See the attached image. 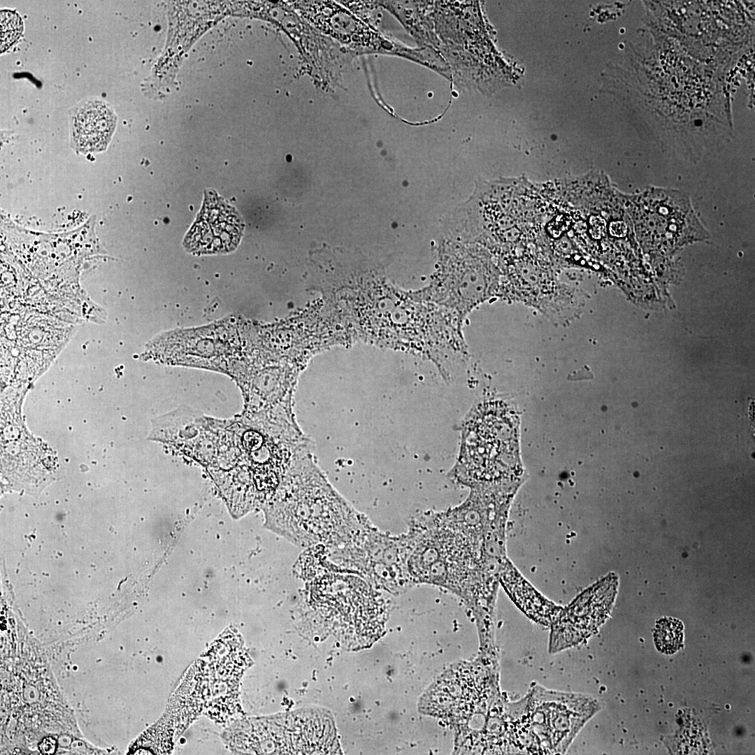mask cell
Returning <instances> with one entry per match:
<instances>
[{
    "instance_id": "6da1fadb",
    "label": "cell",
    "mask_w": 755,
    "mask_h": 755,
    "mask_svg": "<svg viewBox=\"0 0 755 755\" xmlns=\"http://www.w3.org/2000/svg\"><path fill=\"white\" fill-rule=\"evenodd\" d=\"M265 510L275 531L303 547L341 546L368 524L331 485L313 451L294 463Z\"/></svg>"
},
{
    "instance_id": "7a4b0ae2",
    "label": "cell",
    "mask_w": 755,
    "mask_h": 755,
    "mask_svg": "<svg viewBox=\"0 0 755 755\" xmlns=\"http://www.w3.org/2000/svg\"><path fill=\"white\" fill-rule=\"evenodd\" d=\"M516 445V426L505 407L480 405L463 423L452 473L464 483L507 475L515 466Z\"/></svg>"
},
{
    "instance_id": "3957f363",
    "label": "cell",
    "mask_w": 755,
    "mask_h": 755,
    "mask_svg": "<svg viewBox=\"0 0 755 755\" xmlns=\"http://www.w3.org/2000/svg\"><path fill=\"white\" fill-rule=\"evenodd\" d=\"M235 331L226 319L193 329L171 331L157 337L150 350L173 364L222 368L219 363L229 359L236 352Z\"/></svg>"
},
{
    "instance_id": "277c9868",
    "label": "cell",
    "mask_w": 755,
    "mask_h": 755,
    "mask_svg": "<svg viewBox=\"0 0 755 755\" xmlns=\"http://www.w3.org/2000/svg\"><path fill=\"white\" fill-rule=\"evenodd\" d=\"M640 231L645 237L686 240L707 236L689 199L675 190L652 188L638 197ZM651 238V239H652Z\"/></svg>"
},
{
    "instance_id": "5b68a950",
    "label": "cell",
    "mask_w": 755,
    "mask_h": 755,
    "mask_svg": "<svg viewBox=\"0 0 755 755\" xmlns=\"http://www.w3.org/2000/svg\"><path fill=\"white\" fill-rule=\"evenodd\" d=\"M208 195L183 245L187 252L199 255L229 253L240 243L244 229L243 220L234 208L217 196Z\"/></svg>"
},
{
    "instance_id": "8992f818",
    "label": "cell",
    "mask_w": 755,
    "mask_h": 755,
    "mask_svg": "<svg viewBox=\"0 0 755 755\" xmlns=\"http://www.w3.org/2000/svg\"><path fill=\"white\" fill-rule=\"evenodd\" d=\"M116 119L106 103L91 101L79 108L71 120L72 146L80 152L105 150L115 127Z\"/></svg>"
},
{
    "instance_id": "52a82bcc",
    "label": "cell",
    "mask_w": 755,
    "mask_h": 755,
    "mask_svg": "<svg viewBox=\"0 0 755 755\" xmlns=\"http://www.w3.org/2000/svg\"><path fill=\"white\" fill-rule=\"evenodd\" d=\"M656 647L662 652L673 654L680 648L682 642V626L673 621H663L654 635Z\"/></svg>"
},
{
    "instance_id": "ba28073f",
    "label": "cell",
    "mask_w": 755,
    "mask_h": 755,
    "mask_svg": "<svg viewBox=\"0 0 755 755\" xmlns=\"http://www.w3.org/2000/svg\"><path fill=\"white\" fill-rule=\"evenodd\" d=\"M0 17V50L2 53L17 41L22 33L23 25L20 15L14 11L1 10Z\"/></svg>"
},
{
    "instance_id": "9c48e42d",
    "label": "cell",
    "mask_w": 755,
    "mask_h": 755,
    "mask_svg": "<svg viewBox=\"0 0 755 755\" xmlns=\"http://www.w3.org/2000/svg\"><path fill=\"white\" fill-rule=\"evenodd\" d=\"M56 741L52 738H45L38 746L39 750L43 754H53L56 749Z\"/></svg>"
}]
</instances>
